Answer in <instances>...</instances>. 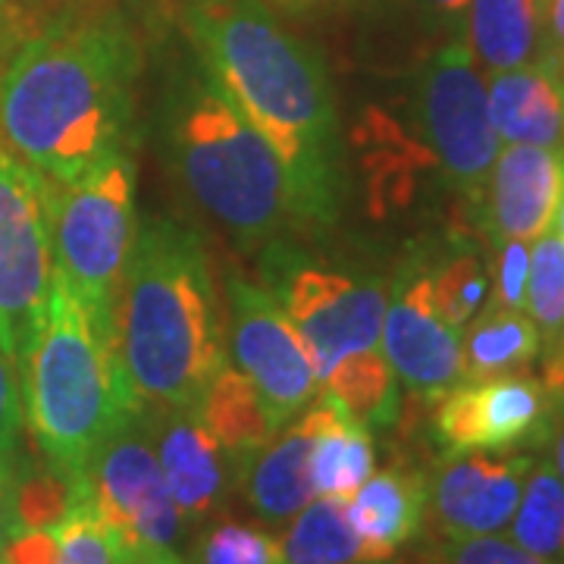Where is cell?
Wrapping results in <instances>:
<instances>
[{"label": "cell", "mask_w": 564, "mask_h": 564, "mask_svg": "<svg viewBox=\"0 0 564 564\" xmlns=\"http://www.w3.org/2000/svg\"><path fill=\"white\" fill-rule=\"evenodd\" d=\"M185 29L204 73L280 158L299 223L329 226L345 198V161L321 54L263 0H185Z\"/></svg>", "instance_id": "cell-1"}, {"label": "cell", "mask_w": 564, "mask_h": 564, "mask_svg": "<svg viewBox=\"0 0 564 564\" xmlns=\"http://www.w3.org/2000/svg\"><path fill=\"white\" fill-rule=\"evenodd\" d=\"M139 41L113 10L63 13L0 66V144L47 182H73L126 148Z\"/></svg>", "instance_id": "cell-2"}, {"label": "cell", "mask_w": 564, "mask_h": 564, "mask_svg": "<svg viewBox=\"0 0 564 564\" xmlns=\"http://www.w3.org/2000/svg\"><path fill=\"white\" fill-rule=\"evenodd\" d=\"M117 345L144 408H198L226 367L210 261L192 229L139 226L117 299Z\"/></svg>", "instance_id": "cell-3"}, {"label": "cell", "mask_w": 564, "mask_h": 564, "mask_svg": "<svg viewBox=\"0 0 564 564\" xmlns=\"http://www.w3.org/2000/svg\"><path fill=\"white\" fill-rule=\"evenodd\" d=\"M17 377L41 458L69 474H85L104 440L141 411L117 339L95 326L57 273Z\"/></svg>", "instance_id": "cell-4"}, {"label": "cell", "mask_w": 564, "mask_h": 564, "mask_svg": "<svg viewBox=\"0 0 564 564\" xmlns=\"http://www.w3.org/2000/svg\"><path fill=\"white\" fill-rule=\"evenodd\" d=\"M166 151L185 192L248 248L299 220L280 158L207 73L166 101Z\"/></svg>", "instance_id": "cell-5"}, {"label": "cell", "mask_w": 564, "mask_h": 564, "mask_svg": "<svg viewBox=\"0 0 564 564\" xmlns=\"http://www.w3.org/2000/svg\"><path fill=\"white\" fill-rule=\"evenodd\" d=\"M54 267L95 326L117 339V299L139 236L135 163L126 148L73 182H47Z\"/></svg>", "instance_id": "cell-6"}, {"label": "cell", "mask_w": 564, "mask_h": 564, "mask_svg": "<svg viewBox=\"0 0 564 564\" xmlns=\"http://www.w3.org/2000/svg\"><path fill=\"white\" fill-rule=\"evenodd\" d=\"M263 280L295 326L317 386L336 364L383 351L389 292L380 280L304 261L280 245L263 258Z\"/></svg>", "instance_id": "cell-7"}, {"label": "cell", "mask_w": 564, "mask_h": 564, "mask_svg": "<svg viewBox=\"0 0 564 564\" xmlns=\"http://www.w3.org/2000/svg\"><path fill=\"white\" fill-rule=\"evenodd\" d=\"M47 180L0 144V351L22 361L54 285Z\"/></svg>", "instance_id": "cell-8"}, {"label": "cell", "mask_w": 564, "mask_h": 564, "mask_svg": "<svg viewBox=\"0 0 564 564\" xmlns=\"http://www.w3.org/2000/svg\"><path fill=\"white\" fill-rule=\"evenodd\" d=\"M85 480L95 508L135 558L176 549L185 521L163 480L144 411H135L104 440L85 467Z\"/></svg>", "instance_id": "cell-9"}, {"label": "cell", "mask_w": 564, "mask_h": 564, "mask_svg": "<svg viewBox=\"0 0 564 564\" xmlns=\"http://www.w3.org/2000/svg\"><path fill=\"white\" fill-rule=\"evenodd\" d=\"M229 348L251 386L261 392L276 430L299 417L317 395V373L276 295L248 280L239 267L226 270Z\"/></svg>", "instance_id": "cell-10"}, {"label": "cell", "mask_w": 564, "mask_h": 564, "mask_svg": "<svg viewBox=\"0 0 564 564\" xmlns=\"http://www.w3.org/2000/svg\"><path fill=\"white\" fill-rule=\"evenodd\" d=\"M421 122L448 182L480 198L502 141L489 120L480 66L464 39L448 41L423 69Z\"/></svg>", "instance_id": "cell-11"}, {"label": "cell", "mask_w": 564, "mask_h": 564, "mask_svg": "<svg viewBox=\"0 0 564 564\" xmlns=\"http://www.w3.org/2000/svg\"><path fill=\"white\" fill-rule=\"evenodd\" d=\"M555 421V395L521 373L462 380L436 408V440L448 455L508 452L543 443Z\"/></svg>", "instance_id": "cell-12"}, {"label": "cell", "mask_w": 564, "mask_h": 564, "mask_svg": "<svg viewBox=\"0 0 564 564\" xmlns=\"http://www.w3.org/2000/svg\"><path fill=\"white\" fill-rule=\"evenodd\" d=\"M383 355L395 377L421 395H443L464 380L462 333L448 326L433 299V280L408 267L389 299Z\"/></svg>", "instance_id": "cell-13"}, {"label": "cell", "mask_w": 564, "mask_h": 564, "mask_svg": "<svg viewBox=\"0 0 564 564\" xmlns=\"http://www.w3.org/2000/svg\"><path fill=\"white\" fill-rule=\"evenodd\" d=\"M536 458L499 452L448 455L433 484L430 511L443 536H486L511 524Z\"/></svg>", "instance_id": "cell-14"}, {"label": "cell", "mask_w": 564, "mask_h": 564, "mask_svg": "<svg viewBox=\"0 0 564 564\" xmlns=\"http://www.w3.org/2000/svg\"><path fill=\"white\" fill-rule=\"evenodd\" d=\"M151 443L161 462L163 480L180 508L182 521L202 524L226 502L229 489L239 486V464L226 455L214 433L204 426L195 408H144Z\"/></svg>", "instance_id": "cell-15"}, {"label": "cell", "mask_w": 564, "mask_h": 564, "mask_svg": "<svg viewBox=\"0 0 564 564\" xmlns=\"http://www.w3.org/2000/svg\"><path fill=\"white\" fill-rule=\"evenodd\" d=\"M564 188V154L545 144H508L489 170L484 192V226L496 245L533 242L552 229Z\"/></svg>", "instance_id": "cell-16"}, {"label": "cell", "mask_w": 564, "mask_h": 564, "mask_svg": "<svg viewBox=\"0 0 564 564\" xmlns=\"http://www.w3.org/2000/svg\"><path fill=\"white\" fill-rule=\"evenodd\" d=\"M430 484L408 467L370 474L348 499L345 514L364 545L367 564H386L421 533Z\"/></svg>", "instance_id": "cell-17"}, {"label": "cell", "mask_w": 564, "mask_h": 564, "mask_svg": "<svg viewBox=\"0 0 564 564\" xmlns=\"http://www.w3.org/2000/svg\"><path fill=\"white\" fill-rule=\"evenodd\" d=\"M311 440L314 423L304 408L299 421L282 433L276 430L273 440L245 462L239 486L258 518L270 524H285L311 499H317L311 484Z\"/></svg>", "instance_id": "cell-18"}, {"label": "cell", "mask_w": 564, "mask_h": 564, "mask_svg": "<svg viewBox=\"0 0 564 564\" xmlns=\"http://www.w3.org/2000/svg\"><path fill=\"white\" fill-rule=\"evenodd\" d=\"M489 120L505 144H545L564 141V82L545 63H527L492 73Z\"/></svg>", "instance_id": "cell-19"}, {"label": "cell", "mask_w": 564, "mask_h": 564, "mask_svg": "<svg viewBox=\"0 0 564 564\" xmlns=\"http://www.w3.org/2000/svg\"><path fill=\"white\" fill-rule=\"evenodd\" d=\"M307 414L314 423V440H311L314 496L348 499L373 474L377 464L370 426L355 421L329 392L311 399Z\"/></svg>", "instance_id": "cell-20"}, {"label": "cell", "mask_w": 564, "mask_h": 564, "mask_svg": "<svg viewBox=\"0 0 564 564\" xmlns=\"http://www.w3.org/2000/svg\"><path fill=\"white\" fill-rule=\"evenodd\" d=\"M545 0H470L467 44L477 66L502 73L540 61Z\"/></svg>", "instance_id": "cell-21"}, {"label": "cell", "mask_w": 564, "mask_h": 564, "mask_svg": "<svg viewBox=\"0 0 564 564\" xmlns=\"http://www.w3.org/2000/svg\"><path fill=\"white\" fill-rule=\"evenodd\" d=\"M195 411L202 414L204 426L214 433V440L226 448V455L239 464V477H242L245 462L276 433L261 392L251 386L239 367H229V364L207 383Z\"/></svg>", "instance_id": "cell-22"}, {"label": "cell", "mask_w": 564, "mask_h": 564, "mask_svg": "<svg viewBox=\"0 0 564 564\" xmlns=\"http://www.w3.org/2000/svg\"><path fill=\"white\" fill-rule=\"evenodd\" d=\"M543 351V339L533 321L524 311H508V307H484L467 323V333L462 339L464 380H486V377H502L518 373L536 361Z\"/></svg>", "instance_id": "cell-23"}, {"label": "cell", "mask_w": 564, "mask_h": 564, "mask_svg": "<svg viewBox=\"0 0 564 564\" xmlns=\"http://www.w3.org/2000/svg\"><path fill=\"white\" fill-rule=\"evenodd\" d=\"M285 564H367L364 545L345 514V499L317 496L292 518L282 540Z\"/></svg>", "instance_id": "cell-24"}, {"label": "cell", "mask_w": 564, "mask_h": 564, "mask_svg": "<svg viewBox=\"0 0 564 564\" xmlns=\"http://www.w3.org/2000/svg\"><path fill=\"white\" fill-rule=\"evenodd\" d=\"M511 540L545 564H564V484L552 462H536L511 518Z\"/></svg>", "instance_id": "cell-25"}, {"label": "cell", "mask_w": 564, "mask_h": 564, "mask_svg": "<svg viewBox=\"0 0 564 564\" xmlns=\"http://www.w3.org/2000/svg\"><path fill=\"white\" fill-rule=\"evenodd\" d=\"M383 351L358 355L336 364L323 380V392H329L345 411L364 426H386L399 414V383Z\"/></svg>", "instance_id": "cell-26"}, {"label": "cell", "mask_w": 564, "mask_h": 564, "mask_svg": "<svg viewBox=\"0 0 564 564\" xmlns=\"http://www.w3.org/2000/svg\"><path fill=\"white\" fill-rule=\"evenodd\" d=\"M524 307L540 329L545 351H552L564 333V239L552 229L533 239L530 248Z\"/></svg>", "instance_id": "cell-27"}, {"label": "cell", "mask_w": 564, "mask_h": 564, "mask_svg": "<svg viewBox=\"0 0 564 564\" xmlns=\"http://www.w3.org/2000/svg\"><path fill=\"white\" fill-rule=\"evenodd\" d=\"M54 530L61 536V558L54 564H129L135 558L120 533L104 521L88 492Z\"/></svg>", "instance_id": "cell-28"}, {"label": "cell", "mask_w": 564, "mask_h": 564, "mask_svg": "<svg viewBox=\"0 0 564 564\" xmlns=\"http://www.w3.org/2000/svg\"><path fill=\"white\" fill-rule=\"evenodd\" d=\"M433 280V299L448 326L462 333L467 323L474 321L486 302L492 299V280L489 270L477 254H455L430 273Z\"/></svg>", "instance_id": "cell-29"}, {"label": "cell", "mask_w": 564, "mask_h": 564, "mask_svg": "<svg viewBox=\"0 0 564 564\" xmlns=\"http://www.w3.org/2000/svg\"><path fill=\"white\" fill-rule=\"evenodd\" d=\"M192 564H285L276 536L242 521L207 527L192 549Z\"/></svg>", "instance_id": "cell-30"}, {"label": "cell", "mask_w": 564, "mask_h": 564, "mask_svg": "<svg viewBox=\"0 0 564 564\" xmlns=\"http://www.w3.org/2000/svg\"><path fill=\"white\" fill-rule=\"evenodd\" d=\"M423 564H545L511 536L499 533L486 536H445Z\"/></svg>", "instance_id": "cell-31"}, {"label": "cell", "mask_w": 564, "mask_h": 564, "mask_svg": "<svg viewBox=\"0 0 564 564\" xmlns=\"http://www.w3.org/2000/svg\"><path fill=\"white\" fill-rule=\"evenodd\" d=\"M527 273H530V245L521 239H508L499 245L496 276H492V307L524 311Z\"/></svg>", "instance_id": "cell-32"}, {"label": "cell", "mask_w": 564, "mask_h": 564, "mask_svg": "<svg viewBox=\"0 0 564 564\" xmlns=\"http://www.w3.org/2000/svg\"><path fill=\"white\" fill-rule=\"evenodd\" d=\"M22 421H25V411H22L20 377H17L13 361L0 351V458L20 448Z\"/></svg>", "instance_id": "cell-33"}, {"label": "cell", "mask_w": 564, "mask_h": 564, "mask_svg": "<svg viewBox=\"0 0 564 564\" xmlns=\"http://www.w3.org/2000/svg\"><path fill=\"white\" fill-rule=\"evenodd\" d=\"M540 63L564 82V0H545Z\"/></svg>", "instance_id": "cell-34"}, {"label": "cell", "mask_w": 564, "mask_h": 564, "mask_svg": "<svg viewBox=\"0 0 564 564\" xmlns=\"http://www.w3.org/2000/svg\"><path fill=\"white\" fill-rule=\"evenodd\" d=\"M17 455L0 458V549L13 536V496H17Z\"/></svg>", "instance_id": "cell-35"}, {"label": "cell", "mask_w": 564, "mask_h": 564, "mask_svg": "<svg viewBox=\"0 0 564 564\" xmlns=\"http://www.w3.org/2000/svg\"><path fill=\"white\" fill-rule=\"evenodd\" d=\"M263 3L289 10V13H311V10H329V7H339V3H351V0H263Z\"/></svg>", "instance_id": "cell-36"}, {"label": "cell", "mask_w": 564, "mask_h": 564, "mask_svg": "<svg viewBox=\"0 0 564 564\" xmlns=\"http://www.w3.org/2000/svg\"><path fill=\"white\" fill-rule=\"evenodd\" d=\"M552 467L564 484V411L552 421Z\"/></svg>", "instance_id": "cell-37"}, {"label": "cell", "mask_w": 564, "mask_h": 564, "mask_svg": "<svg viewBox=\"0 0 564 564\" xmlns=\"http://www.w3.org/2000/svg\"><path fill=\"white\" fill-rule=\"evenodd\" d=\"M129 564H188V562H182L180 555H176V549H158V552H144V555L132 558Z\"/></svg>", "instance_id": "cell-38"}, {"label": "cell", "mask_w": 564, "mask_h": 564, "mask_svg": "<svg viewBox=\"0 0 564 564\" xmlns=\"http://www.w3.org/2000/svg\"><path fill=\"white\" fill-rule=\"evenodd\" d=\"M10 29H13V3L10 0H0V54L10 44Z\"/></svg>", "instance_id": "cell-39"}, {"label": "cell", "mask_w": 564, "mask_h": 564, "mask_svg": "<svg viewBox=\"0 0 564 564\" xmlns=\"http://www.w3.org/2000/svg\"><path fill=\"white\" fill-rule=\"evenodd\" d=\"M436 13H443V17H458L462 20L464 13H467V3L470 0H426Z\"/></svg>", "instance_id": "cell-40"}, {"label": "cell", "mask_w": 564, "mask_h": 564, "mask_svg": "<svg viewBox=\"0 0 564 564\" xmlns=\"http://www.w3.org/2000/svg\"><path fill=\"white\" fill-rule=\"evenodd\" d=\"M555 232L564 239V188H562V198H558V210H555Z\"/></svg>", "instance_id": "cell-41"}]
</instances>
